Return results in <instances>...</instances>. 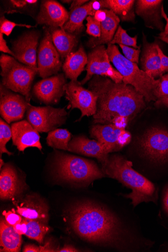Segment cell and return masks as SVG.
<instances>
[{"label":"cell","instance_id":"cell-1","mask_svg":"<svg viewBox=\"0 0 168 252\" xmlns=\"http://www.w3.org/2000/svg\"><path fill=\"white\" fill-rule=\"evenodd\" d=\"M71 230L84 242L122 252H149L155 242L142 233L138 217L125 203L118 209L89 198L68 210Z\"/></svg>","mask_w":168,"mask_h":252},{"label":"cell","instance_id":"cell-2","mask_svg":"<svg viewBox=\"0 0 168 252\" xmlns=\"http://www.w3.org/2000/svg\"><path fill=\"white\" fill-rule=\"evenodd\" d=\"M88 89L98 97L95 124L114 125L126 128L146 107L145 98L132 86L116 83L110 79L94 76Z\"/></svg>","mask_w":168,"mask_h":252},{"label":"cell","instance_id":"cell-3","mask_svg":"<svg viewBox=\"0 0 168 252\" xmlns=\"http://www.w3.org/2000/svg\"><path fill=\"white\" fill-rule=\"evenodd\" d=\"M133 163L121 154L109 155L107 163L102 166L105 175L117 180L132 190L129 194L120 193L124 198L132 200L134 208L142 203L153 202L158 205L159 187L133 168Z\"/></svg>","mask_w":168,"mask_h":252},{"label":"cell","instance_id":"cell-4","mask_svg":"<svg viewBox=\"0 0 168 252\" xmlns=\"http://www.w3.org/2000/svg\"><path fill=\"white\" fill-rule=\"evenodd\" d=\"M132 150L137 159L147 167L154 169L168 168V130L151 127L135 136Z\"/></svg>","mask_w":168,"mask_h":252},{"label":"cell","instance_id":"cell-5","mask_svg":"<svg viewBox=\"0 0 168 252\" xmlns=\"http://www.w3.org/2000/svg\"><path fill=\"white\" fill-rule=\"evenodd\" d=\"M107 53L110 62L123 76L124 83L133 86L146 102H156L158 99L159 79L153 78L140 70L137 63L128 60L120 53L116 45L108 44Z\"/></svg>","mask_w":168,"mask_h":252},{"label":"cell","instance_id":"cell-6","mask_svg":"<svg viewBox=\"0 0 168 252\" xmlns=\"http://www.w3.org/2000/svg\"><path fill=\"white\" fill-rule=\"evenodd\" d=\"M54 173L61 180L87 186L105 177L102 169L91 160L69 154H57Z\"/></svg>","mask_w":168,"mask_h":252},{"label":"cell","instance_id":"cell-7","mask_svg":"<svg viewBox=\"0 0 168 252\" xmlns=\"http://www.w3.org/2000/svg\"><path fill=\"white\" fill-rule=\"evenodd\" d=\"M0 65L3 86L21 94L30 102L32 85L38 72L5 54L0 57Z\"/></svg>","mask_w":168,"mask_h":252},{"label":"cell","instance_id":"cell-8","mask_svg":"<svg viewBox=\"0 0 168 252\" xmlns=\"http://www.w3.org/2000/svg\"><path fill=\"white\" fill-rule=\"evenodd\" d=\"M67 112L65 108H56L50 106H29L27 120L39 132H49L65 124Z\"/></svg>","mask_w":168,"mask_h":252},{"label":"cell","instance_id":"cell-9","mask_svg":"<svg viewBox=\"0 0 168 252\" xmlns=\"http://www.w3.org/2000/svg\"><path fill=\"white\" fill-rule=\"evenodd\" d=\"M86 70V77L80 82L82 85L95 75L107 77L116 83L123 82V76L111 64L104 45L98 46L88 54Z\"/></svg>","mask_w":168,"mask_h":252},{"label":"cell","instance_id":"cell-10","mask_svg":"<svg viewBox=\"0 0 168 252\" xmlns=\"http://www.w3.org/2000/svg\"><path fill=\"white\" fill-rule=\"evenodd\" d=\"M66 98L69 102L68 109L78 108L84 117L94 116L97 111L98 97L93 92L84 88L78 81H70L64 86Z\"/></svg>","mask_w":168,"mask_h":252},{"label":"cell","instance_id":"cell-11","mask_svg":"<svg viewBox=\"0 0 168 252\" xmlns=\"http://www.w3.org/2000/svg\"><path fill=\"white\" fill-rule=\"evenodd\" d=\"M90 134L109 153L121 150L129 145L132 140L131 133L126 128L112 124L95 125L92 126Z\"/></svg>","mask_w":168,"mask_h":252},{"label":"cell","instance_id":"cell-12","mask_svg":"<svg viewBox=\"0 0 168 252\" xmlns=\"http://www.w3.org/2000/svg\"><path fill=\"white\" fill-rule=\"evenodd\" d=\"M61 58L53 43L51 31L46 30L38 50L37 68L40 77L43 79L57 74L63 66Z\"/></svg>","mask_w":168,"mask_h":252},{"label":"cell","instance_id":"cell-13","mask_svg":"<svg viewBox=\"0 0 168 252\" xmlns=\"http://www.w3.org/2000/svg\"><path fill=\"white\" fill-rule=\"evenodd\" d=\"M40 33L37 31L27 32L12 43L11 51L19 62L38 72L37 52Z\"/></svg>","mask_w":168,"mask_h":252},{"label":"cell","instance_id":"cell-14","mask_svg":"<svg viewBox=\"0 0 168 252\" xmlns=\"http://www.w3.org/2000/svg\"><path fill=\"white\" fill-rule=\"evenodd\" d=\"M0 94V113L3 119L8 124L21 120L30 103L26 97L12 93L2 85Z\"/></svg>","mask_w":168,"mask_h":252},{"label":"cell","instance_id":"cell-15","mask_svg":"<svg viewBox=\"0 0 168 252\" xmlns=\"http://www.w3.org/2000/svg\"><path fill=\"white\" fill-rule=\"evenodd\" d=\"M66 78L65 75L60 74L43 79L34 85L33 93L41 102L45 104H55L65 94Z\"/></svg>","mask_w":168,"mask_h":252},{"label":"cell","instance_id":"cell-16","mask_svg":"<svg viewBox=\"0 0 168 252\" xmlns=\"http://www.w3.org/2000/svg\"><path fill=\"white\" fill-rule=\"evenodd\" d=\"M69 13L58 1H42L36 21L37 25H45L50 29H64L68 19Z\"/></svg>","mask_w":168,"mask_h":252},{"label":"cell","instance_id":"cell-17","mask_svg":"<svg viewBox=\"0 0 168 252\" xmlns=\"http://www.w3.org/2000/svg\"><path fill=\"white\" fill-rule=\"evenodd\" d=\"M11 129L13 144L19 151L24 152L28 148H37L41 151L39 132L28 121L15 123L12 125Z\"/></svg>","mask_w":168,"mask_h":252},{"label":"cell","instance_id":"cell-18","mask_svg":"<svg viewBox=\"0 0 168 252\" xmlns=\"http://www.w3.org/2000/svg\"><path fill=\"white\" fill-rule=\"evenodd\" d=\"M68 151L97 158L102 166L107 162L109 153L105 147L95 140H90L83 135L74 137L68 145Z\"/></svg>","mask_w":168,"mask_h":252},{"label":"cell","instance_id":"cell-19","mask_svg":"<svg viewBox=\"0 0 168 252\" xmlns=\"http://www.w3.org/2000/svg\"><path fill=\"white\" fill-rule=\"evenodd\" d=\"M162 0H138L135 1V13L145 21L148 27L164 31L162 22Z\"/></svg>","mask_w":168,"mask_h":252},{"label":"cell","instance_id":"cell-20","mask_svg":"<svg viewBox=\"0 0 168 252\" xmlns=\"http://www.w3.org/2000/svg\"><path fill=\"white\" fill-rule=\"evenodd\" d=\"M24 182L15 168L10 164L4 165L0 173V197L2 200L14 198L20 194Z\"/></svg>","mask_w":168,"mask_h":252},{"label":"cell","instance_id":"cell-21","mask_svg":"<svg viewBox=\"0 0 168 252\" xmlns=\"http://www.w3.org/2000/svg\"><path fill=\"white\" fill-rule=\"evenodd\" d=\"M158 45L156 41L153 43L148 42L145 36L143 35V48L140 58L142 70L155 79L159 78L164 75L157 48Z\"/></svg>","mask_w":168,"mask_h":252},{"label":"cell","instance_id":"cell-22","mask_svg":"<svg viewBox=\"0 0 168 252\" xmlns=\"http://www.w3.org/2000/svg\"><path fill=\"white\" fill-rule=\"evenodd\" d=\"M87 63L88 56L81 46L78 51L72 52L65 59L63 69L66 78L70 81H77Z\"/></svg>","mask_w":168,"mask_h":252},{"label":"cell","instance_id":"cell-23","mask_svg":"<svg viewBox=\"0 0 168 252\" xmlns=\"http://www.w3.org/2000/svg\"><path fill=\"white\" fill-rule=\"evenodd\" d=\"M105 9L107 13V18L104 21L101 23V36L98 38H91L88 42V47L93 49L99 45L109 44L111 42L121 20L113 11Z\"/></svg>","mask_w":168,"mask_h":252},{"label":"cell","instance_id":"cell-24","mask_svg":"<svg viewBox=\"0 0 168 252\" xmlns=\"http://www.w3.org/2000/svg\"><path fill=\"white\" fill-rule=\"evenodd\" d=\"M54 45L62 59H66L76 48L78 37L76 34H71L64 29H50Z\"/></svg>","mask_w":168,"mask_h":252},{"label":"cell","instance_id":"cell-25","mask_svg":"<svg viewBox=\"0 0 168 252\" xmlns=\"http://www.w3.org/2000/svg\"><path fill=\"white\" fill-rule=\"evenodd\" d=\"M22 244L21 235L18 234L14 227L1 218L0 222V245L1 252H20Z\"/></svg>","mask_w":168,"mask_h":252},{"label":"cell","instance_id":"cell-26","mask_svg":"<svg viewBox=\"0 0 168 252\" xmlns=\"http://www.w3.org/2000/svg\"><path fill=\"white\" fill-rule=\"evenodd\" d=\"M17 213L25 219L39 221L45 224L49 219L47 207L42 203L27 200L20 205H17Z\"/></svg>","mask_w":168,"mask_h":252},{"label":"cell","instance_id":"cell-27","mask_svg":"<svg viewBox=\"0 0 168 252\" xmlns=\"http://www.w3.org/2000/svg\"><path fill=\"white\" fill-rule=\"evenodd\" d=\"M134 0H102L104 8L113 11L122 21L134 22Z\"/></svg>","mask_w":168,"mask_h":252},{"label":"cell","instance_id":"cell-28","mask_svg":"<svg viewBox=\"0 0 168 252\" xmlns=\"http://www.w3.org/2000/svg\"><path fill=\"white\" fill-rule=\"evenodd\" d=\"M87 3L81 7L70 11L68 19L64 26V29L66 32L77 35L83 32L85 29L84 21L89 16Z\"/></svg>","mask_w":168,"mask_h":252},{"label":"cell","instance_id":"cell-29","mask_svg":"<svg viewBox=\"0 0 168 252\" xmlns=\"http://www.w3.org/2000/svg\"><path fill=\"white\" fill-rule=\"evenodd\" d=\"M71 141V133L66 129L57 128L49 132L46 138L47 145L52 148L68 150Z\"/></svg>","mask_w":168,"mask_h":252},{"label":"cell","instance_id":"cell-30","mask_svg":"<svg viewBox=\"0 0 168 252\" xmlns=\"http://www.w3.org/2000/svg\"><path fill=\"white\" fill-rule=\"evenodd\" d=\"M4 2V13H27L33 16V10L38 1L37 0H11Z\"/></svg>","mask_w":168,"mask_h":252},{"label":"cell","instance_id":"cell-31","mask_svg":"<svg viewBox=\"0 0 168 252\" xmlns=\"http://www.w3.org/2000/svg\"><path fill=\"white\" fill-rule=\"evenodd\" d=\"M50 228L45 223L34 220H28V230L26 236L42 244L46 234Z\"/></svg>","mask_w":168,"mask_h":252},{"label":"cell","instance_id":"cell-32","mask_svg":"<svg viewBox=\"0 0 168 252\" xmlns=\"http://www.w3.org/2000/svg\"><path fill=\"white\" fill-rule=\"evenodd\" d=\"M159 199L160 204L158 220L168 231V182L163 188Z\"/></svg>","mask_w":168,"mask_h":252},{"label":"cell","instance_id":"cell-33","mask_svg":"<svg viewBox=\"0 0 168 252\" xmlns=\"http://www.w3.org/2000/svg\"><path fill=\"white\" fill-rule=\"evenodd\" d=\"M111 44H122L134 49H140L137 45V36L131 37L121 26H119L114 36L110 43Z\"/></svg>","mask_w":168,"mask_h":252},{"label":"cell","instance_id":"cell-34","mask_svg":"<svg viewBox=\"0 0 168 252\" xmlns=\"http://www.w3.org/2000/svg\"><path fill=\"white\" fill-rule=\"evenodd\" d=\"M12 137L11 127L5 123L2 119L0 120V154L6 153L9 156L13 153L8 151L6 147V144Z\"/></svg>","mask_w":168,"mask_h":252},{"label":"cell","instance_id":"cell-35","mask_svg":"<svg viewBox=\"0 0 168 252\" xmlns=\"http://www.w3.org/2000/svg\"><path fill=\"white\" fill-rule=\"evenodd\" d=\"M17 27L31 29L36 26H32L25 24H17L16 23L6 19L4 16L1 17V20H0V30H1V32L0 33L8 36L11 34L14 29Z\"/></svg>","mask_w":168,"mask_h":252},{"label":"cell","instance_id":"cell-36","mask_svg":"<svg viewBox=\"0 0 168 252\" xmlns=\"http://www.w3.org/2000/svg\"><path fill=\"white\" fill-rule=\"evenodd\" d=\"M86 32L93 38H98L101 36V23L96 20L93 16H88L87 18Z\"/></svg>","mask_w":168,"mask_h":252},{"label":"cell","instance_id":"cell-37","mask_svg":"<svg viewBox=\"0 0 168 252\" xmlns=\"http://www.w3.org/2000/svg\"><path fill=\"white\" fill-rule=\"evenodd\" d=\"M125 57L130 61L138 63L139 62L140 49H136L128 47V46L120 44Z\"/></svg>","mask_w":168,"mask_h":252},{"label":"cell","instance_id":"cell-38","mask_svg":"<svg viewBox=\"0 0 168 252\" xmlns=\"http://www.w3.org/2000/svg\"><path fill=\"white\" fill-rule=\"evenodd\" d=\"M158 79L159 81L158 91L159 99L162 97L168 96V73L163 75Z\"/></svg>","mask_w":168,"mask_h":252},{"label":"cell","instance_id":"cell-39","mask_svg":"<svg viewBox=\"0 0 168 252\" xmlns=\"http://www.w3.org/2000/svg\"><path fill=\"white\" fill-rule=\"evenodd\" d=\"M3 215L5 217L6 222L13 226L21 222L22 220V216L19 214H17L14 209L8 212L4 211L3 213Z\"/></svg>","mask_w":168,"mask_h":252},{"label":"cell","instance_id":"cell-40","mask_svg":"<svg viewBox=\"0 0 168 252\" xmlns=\"http://www.w3.org/2000/svg\"><path fill=\"white\" fill-rule=\"evenodd\" d=\"M87 4L89 10V16H91L93 17L97 11L104 9L102 0H101V1L93 0V1L89 2Z\"/></svg>","mask_w":168,"mask_h":252},{"label":"cell","instance_id":"cell-41","mask_svg":"<svg viewBox=\"0 0 168 252\" xmlns=\"http://www.w3.org/2000/svg\"><path fill=\"white\" fill-rule=\"evenodd\" d=\"M15 231L20 235H26L28 230V220L24 218L21 222L14 226Z\"/></svg>","mask_w":168,"mask_h":252},{"label":"cell","instance_id":"cell-42","mask_svg":"<svg viewBox=\"0 0 168 252\" xmlns=\"http://www.w3.org/2000/svg\"><path fill=\"white\" fill-rule=\"evenodd\" d=\"M157 48L161 59L162 71L164 74L166 73H168V57L164 54L159 45L157 46Z\"/></svg>","mask_w":168,"mask_h":252},{"label":"cell","instance_id":"cell-43","mask_svg":"<svg viewBox=\"0 0 168 252\" xmlns=\"http://www.w3.org/2000/svg\"><path fill=\"white\" fill-rule=\"evenodd\" d=\"M0 51L8 54L14 57V54L7 46L6 41L4 38L3 34L0 33Z\"/></svg>","mask_w":168,"mask_h":252},{"label":"cell","instance_id":"cell-44","mask_svg":"<svg viewBox=\"0 0 168 252\" xmlns=\"http://www.w3.org/2000/svg\"><path fill=\"white\" fill-rule=\"evenodd\" d=\"M93 17L96 20L101 23L103 22L107 18V13L105 9H102L97 11L95 13Z\"/></svg>","mask_w":168,"mask_h":252},{"label":"cell","instance_id":"cell-45","mask_svg":"<svg viewBox=\"0 0 168 252\" xmlns=\"http://www.w3.org/2000/svg\"><path fill=\"white\" fill-rule=\"evenodd\" d=\"M154 106L157 108H168V96L161 98L155 102Z\"/></svg>","mask_w":168,"mask_h":252},{"label":"cell","instance_id":"cell-46","mask_svg":"<svg viewBox=\"0 0 168 252\" xmlns=\"http://www.w3.org/2000/svg\"><path fill=\"white\" fill-rule=\"evenodd\" d=\"M89 2L87 0H75L71 3L69 7V10H72L79 7H81Z\"/></svg>","mask_w":168,"mask_h":252},{"label":"cell","instance_id":"cell-47","mask_svg":"<svg viewBox=\"0 0 168 252\" xmlns=\"http://www.w3.org/2000/svg\"><path fill=\"white\" fill-rule=\"evenodd\" d=\"M23 252H40V247L35 245L28 244L24 247Z\"/></svg>","mask_w":168,"mask_h":252},{"label":"cell","instance_id":"cell-48","mask_svg":"<svg viewBox=\"0 0 168 252\" xmlns=\"http://www.w3.org/2000/svg\"><path fill=\"white\" fill-rule=\"evenodd\" d=\"M57 252H81L80 250L77 249L73 246L70 245H65L61 249H57Z\"/></svg>","mask_w":168,"mask_h":252},{"label":"cell","instance_id":"cell-49","mask_svg":"<svg viewBox=\"0 0 168 252\" xmlns=\"http://www.w3.org/2000/svg\"><path fill=\"white\" fill-rule=\"evenodd\" d=\"M40 252H57V250L54 249L50 245V243H46L43 246H39Z\"/></svg>","mask_w":168,"mask_h":252},{"label":"cell","instance_id":"cell-50","mask_svg":"<svg viewBox=\"0 0 168 252\" xmlns=\"http://www.w3.org/2000/svg\"><path fill=\"white\" fill-rule=\"evenodd\" d=\"M158 252H168V242H166L160 245Z\"/></svg>","mask_w":168,"mask_h":252},{"label":"cell","instance_id":"cell-51","mask_svg":"<svg viewBox=\"0 0 168 252\" xmlns=\"http://www.w3.org/2000/svg\"><path fill=\"white\" fill-rule=\"evenodd\" d=\"M166 21L167 23L164 31L160 34L159 36H168V17L166 19Z\"/></svg>","mask_w":168,"mask_h":252},{"label":"cell","instance_id":"cell-52","mask_svg":"<svg viewBox=\"0 0 168 252\" xmlns=\"http://www.w3.org/2000/svg\"><path fill=\"white\" fill-rule=\"evenodd\" d=\"M158 38L168 44V36H159Z\"/></svg>","mask_w":168,"mask_h":252},{"label":"cell","instance_id":"cell-53","mask_svg":"<svg viewBox=\"0 0 168 252\" xmlns=\"http://www.w3.org/2000/svg\"><path fill=\"white\" fill-rule=\"evenodd\" d=\"M0 162H1V164H0V168H1V169L2 167H3L5 165L4 161L2 159L1 157V159H0Z\"/></svg>","mask_w":168,"mask_h":252},{"label":"cell","instance_id":"cell-54","mask_svg":"<svg viewBox=\"0 0 168 252\" xmlns=\"http://www.w3.org/2000/svg\"><path fill=\"white\" fill-rule=\"evenodd\" d=\"M73 1H66V0H64V1H62V2H63V3H67V4H69L70 3H72L73 2Z\"/></svg>","mask_w":168,"mask_h":252}]
</instances>
